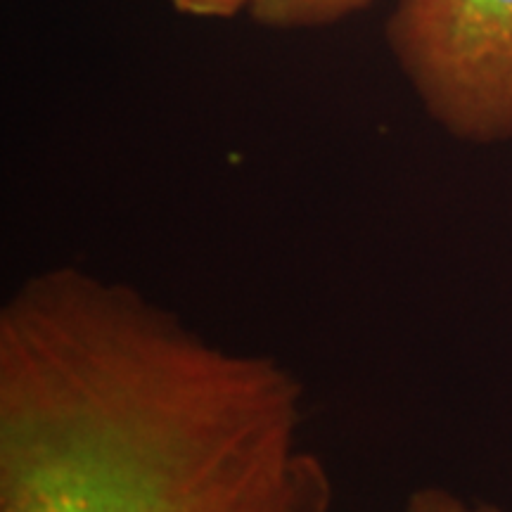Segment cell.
<instances>
[{
	"instance_id": "6da1fadb",
	"label": "cell",
	"mask_w": 512,
	"mask_h": 512,
	"mask_svg": "<svg viewBox=\"0 0 512 512\" xmlns=\"http://www.w3.org/2000/svg\"><path fill=\"white\" fill-rule=\"evenodd\" d=\"M304 387L138 287L31 273L0 309V512H332Z\"/></svg>"
},
{
	"instance_id": "7a4b0ae2",
	"label": "cell",
	"mask_w": 512,
	"mask_h": 512,
	"mask_svg": "<svg viewBox=\"0 0 512 512\" xmlns=\"http://www.w3.org/2000/svg\"><path fill=\"white\" fill-rule=\"evenodd\" d=\"M387 46L434 124L467 145L512 140V0H396Z\"/></svg>"
},
{
	"instance_id": "3957f363",
	"label": "cell",
	"mask_w": 512,
	"mask_h": 512,
	"mask_svg": "<svg viewBox=\"0 0 512 512\" xmlns=\"http://www.w3.org/2000/svg\"><path fill=\"white\" fill-rule=\"evenodd\" d=\"M373 3L375 0H254L249 15L268 29H318L342 22Z\"/></svg>"
},
{
	"instance_id": "277c9868",
	"label": "cell",
	"mask_w": 512,
	"mask_h": 512,
	"mask_svg": "<svg viewBox=\"0 0 512 512\" xmlns=\"http://www.w3.org/2000/svg\"><path fill=\"white\" fill-rule=\"evenodd\" d=\"M403 512H503L491 503H470L441 486H422L408 496Z\"/></svg>"
},
{
	"instance_id": "5b68a950",
	"label": "cell",
	"mask_w": 512,
	"mask_h": 512,
	"mask_svg": "<svg viewBox=\"0 0 512 512\" xmlns=\"http://www.w3.org/2000/svg\"><path fill=\"white\" fill-rule=\"evenodd\" d=\"M254 0H171L176 12L195 19H230L252 8Z\"/></svg>"
}]
</instances>
